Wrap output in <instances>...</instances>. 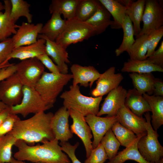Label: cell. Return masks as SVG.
<instances>
[{
    "label": "cell",
    "instance_id": "cell-1",
    "mask_svg": "<svg viewBox=\"0 0 163 163\" xmlns=\"http://www.w3.org/2000/svg\"><path fill=\"white\" fill-rule=\"evenodd\" d=\"M53 114L41 112L24 120L18 119L9 133L17 140H22L27 144L43 143L55 139L51 127Z\"/></svg>",
    "mask_w": 163,
    "mask_h": 163
},
{
    "label": "cell",
    "instance_id": "cell-11",
    "mask_svg": "<svg viewBox=\"0 0 163 163\" xmlns=\"http://www.w3.org/2000/svg\"><path fill=\"white\" fill-rule=\"evenodd\" d=\"M68 110L69 116L73 121L72 123L70 126V129L72 133L77 135L82 142L87 158L89 156L93 149L91 140L93 135L91 129L86 122L84 116L73 110Z\"/></svg>",
    "mask_w": 163,
    "mask_h": 163
},
{
    "label": "cell",
    "instance_id": "cell-10",
    "mask_svg": "<svg viewBox=\"0 0 163 163\" xmlns=\"http://www.w3.org/2000/svg\"><path fill=\"white\" fill-rule=\"evenodd\" d=\"M24 85L16 73L0 82V99L9 107L20 103Z\"/></svg>",
    "mask_w": 163,
    "mask_h": 163
},
{
    "label": "cell",
    "instance_id": "cell-19",
    "mask_svg": "<svg viewBox=\"0 0 163 163\" xmlns=\"http://www.w3.org/2000/svg\"><path fill=\"white\" fill-rule=\"evenodd\" d=\"M73 79L72 85L78 84L85 87L91 88L94 82L99 78L101 74L93 66H82L77 64L70 67Z\"/></svg>",
    "mask_w": 163,
    "mask_h": 163
},
{
    "label": "cell",
    "instance_id": "cell-32",
    "mask_svg": "<svg viewBox=\"0 0 163 163\" xmlns=\"http://www.w3.org/2000/svg\"><path fill=\"white\" fill-rule=\"evenodd\" d=\"M123 37L122 42L119 47L115 51L117 56H119L126 51L129 55L132 46L135 40L134 38V31L132 23L126 15L122 26Z\"/></svg>",
    "mask_w": 163,
    "mask_h": 163
},
{
    "label": "cell",
    "instance_id": "cell-18",
    "mask_svg": "<svg viewBox=\"0 0 163 163\" xmlns=\"http://www.w3.org/2000/svg\"><path fill=\"white\" fill-rule=\"evenodd\" d=\"M43 38L46 40V53L50 57L59 67L61 73L68 74V67L67 63L70 61L66 49L55 41H51L43 35H38V39Z\"/></svg>",
    "mask_w": 163,
    "mask_h": 163
},
{
    "label": "cell",
    "instance_id": "cell-28",
    "mask_svg": "<svg viewBox=\"0 0 163 163\" xmlns=\"http://www.w3.org/2000/svg\"><path fill=\"white\" fill-rule=\"evenodd\" d=\"M121 71L138 73H151L154 72H163V68L153 64L147 59L143 60L129 59L124 63Z\"/></svg>",
    "mask_w": 163,
    "mask_h": 163
},
{
    "label": "cell",
    "instance_id": "cell-37",
    "mask_svg": "<svg viewBox=\"0 0 163 163\" xmlns=\"http://www.w3.org/2000/svg\"><path fill=\"white\" fill-rule=\"evenodd\" d=\"M111 129L120 145L126 147L131 144L137 137L133 131L123 126L118 121Z\"/></svg>",
    "mask_w": 163,
    "mask_h": 163
},
{
    "label": "cell",
    "instance_id": "cell-15",
    "mask_svg": "<svg viewBox=\"0 0 163 163\" xmlns=\"http://www.w3.org/2000/svg\"><path fill=\"white\" fill-rule=\"evenodd\" d=\"M127 91L119 85L107 94L97 115H107V117L116 116L120 108L124 104Z\"/></svg>",
    "mask_w": 163,
    "mask_h": 163
},
{
    "label": "cell",
    "instance_id": "cell-47",
    "mask_svg": "<svg viewBox=\"0 0 163 163\" xmlns=\"http://www.w3.org/2000/svg\"><path fill=\"white\" fill-rule=\"evenodd\" d=\"M155 96L163 97V82L161 80L155 78L153 92Z\"/></svg>",
    "mask_w": 163,
    "mask_h": 163
},
{
    "label": "cell",
    "instance_id": "cell-5",
    "mask_svg": "<svg viewBox=\"0 0 163 163\" xmlns=\"http://www.w3.org/2000/svg\"><path fill=\"white\" fill-rule=\"evenodd\" d=\"M145 113L146 133L138 142V151L147 161L151 163H163V147L158 140L159 135L152 126L149 112Z\"/></svg>",
    "mask_w": 163,
    "mask_h": 163
},
{
    "label": "cell",
    "instance_id": "cell-4",
    "mask_svg": "<svg viewBox=\"0 0 163 163\" xmlns=\"http://www.w3.org/2000/svg\"><path fill=\"white\" fill-rule=\"evenodd\" d=\"M72 79L70 74H56L44 71L34 88L51 108L64 86Z\"/></svg>",
    "mask_w": 163,
    "mask_h": 163
},
{
    "label": "cell",
    "instance_id": "cell-16",
    "mask_svg": "<svg viewBox=\"0 0 163 163\" xmlns=\"http://www.w3.org/2000/svg\"><path fill=\"white\" fill-rule=\"evenodd\" d=\"M43 26L42 23L35 24L22 22L11 38L14 48L36 42Z\"/></svg>",
    "mask_w": 163,
    "mask_h": 163
},
{
    "label": "cell",
    "instance_id": "cell-20",
    "mask_svg": "<svg viewBox=\"0 0 163 163\" xmlns=\"http://www.w3.org/2000/svg\"><path fill=\"white\" fill-rule=\"evenodd\" d=\"M45 43V40L40 38L34 43L14 48L5 64L8 63V61L12 59H17L21 61L37 58L40 55L46 53Z\"/></svg>",
    "mask_w": 163,
    "mask_h": 163
},
{
    "label": "cell",
    "instance_id": "cell-36",
    "mask_svg": "<svg viewBox=\"0 0 163 163\" xmlns=\"http://www.w3.org/2000/svg\"><path fill=\"white\" fill-rule=\"evenodd\" d=\"M17 140L9 133L0 138V163H10L13 157L12 149Z\"/></svg>",
    "mask_w": 163,
    "mask_h": 163
},
{
    "label": "cell",
    "instance_id": "cell-30",
    "mask_svg": "<svg viewBox=\"0 0 163 163\" xmlns=\"http://www.w3.org/2000/svg\"><path fill=\"white\" fill-rule=\"evenodd\" d=\"M129 76L132 80L134 88L139 93L149 95L153 94L155 78L152 73H131L129 74Z\"/></svg>",
    "mask_w": 163,
    "mask_h": 163
},
{
    "label": "cell",
    "instance_id": "cell-9",
    "mask_svg": "<svg viewBox=\"0 0 163 163\" xmlns=\"http://www.w3.org/2000/svg\"><path fill=\"white\" fill-rule=\"evenodd\" d=\"M142 21L143 27L136 38L144 34L149 35L163 26V8L161 4L156 0H145Z\"/></svg>",
    "mask_w": 163,
    "mask_h": 163
},
{
    "label": "cell",
    "instance_id": "cell-6",
    "mask_svg": "<svg viewBox=\"0 0 163 163\" xmlns=\"http://www.w3.org/2000/svg\"><path fill=\"white\" fill-rule=\"evenodd\" d=\"M95 35L96 31L92 26L75 17L66 20L64 31L55 41L66 49L72 44L87 40Z\"/></svg>",
    "mask_w": 163,
    "mask_h": 163
},
{
    "label": "cell",
    "instance_id": "cell-8",
    "mask_svg": "<svg viewBox=\"0 0 163 163\" xmlns=\"http://www.w3.org/2000/svg\"><path fill=\"white\" fill-rule=\"evenodd\" d=\"M15 65L16 73L22 84L32 88L45 71L44 66L37 58L21 60Z\"/></svg>",
    "mask_w": 163,
    "mask_h": 163
},
{
    "label": "cell",
    "instance_id": "cell-48",
    "mask_svg": "<svg viewBox=\"0 0 163 163\" xmlns=\"http://www.w3.org/2000/svg\"><path fill=\"white\" fill-rule=\"evenodd\" d=\"M10 107L0 112V125L4 121L10 113Z\"/></svg>",
    "mask_w": 163,
    "mask_h": 163
},
{
    "label": "cell",
    "instance_id": "cell-27",
    "mask_svg": "<svg viewBox=\"0 0 163 163\" xmlns=\"http://www.w3.org/2000/svg\"><path fill=\"white\" fill-rule=\"evenodd\" d=\"M146 134L137 136L136 139L131 144L117 153L113 158L106 163H124L128 160H134L139 163H151L147 161L143 158L137 148L139 140Z\"/></svg>",
    "mask_w": 163,
    "mask_h": 163
},
{
    "label": "cell",
    "instance_id": "cell-43",
    "mask_svg": "<svg viewBox=\"0 0 163 163\" xmlns=\"http://www.w3.org/2000/svg\"><path fill=\"white\" fill-rule=\"evenodd\" d=\"M62 150L66 153L69 158L70 159L72 163H82L77 158L75 151L79 145V143L77 142L74 145L70 144L68 142H60L59 143Z\"/></svg>",
    "mask_w": 163,
    "mask_h": 163
},
{
    "label": "cell",
    "instance_id": "cell-22",
    "mask_svg": "<svg viewBox=\"0 0 163 163\" xmlns=\"http://www.w3.org/2000/svg\"><path fill=\"white\" fill-rule=\"evenodd\" d=\"M124 104L132 112L139 117H142L144 113L151 111L150 106L143 95L134 88L127 91Z\"/></svg>",
    "mask_w": 163,
    "mask_h": 163
},
{
    "label": "cell",
    "instance_id": "cell-26",
    "mask_svg": "<svg viewBox=\"0 0 163 163\" xmlns=\"http://www.w3.org/2000/svg\"><path fill=\"white\" fill-rule=\"evenodd\" d=\"M143 96L148 102L152 112V126L154 130L157 131L163 124V97L147 94H143Z\"/></svg>",
    "mask_w": 163,
    "mask_h": 163
},
{
    "label": "cell",
    "instance_id": "cell-50",
    "mask_svg": "<svg viewBox=\"0 0 163 163\" xmlns=\"http://www.w3.org/2000/svg\"><path fill=\"white\" fill-rule=\"evenodd\" d=\"M10 163H26L23 161H20L15 159L13 157ZM33 163H45L42 162H37Z\"/></svg>",
    "mask_w": 163,
    "mask_h": 163
},
{
    "label": "cell",
    "instance_id": "cell-7",
    "mask_svg": "<svg viewBox=\"0 0 163 163\" xmlns=\"http://www.w3.org/2000/svg\"><path fill=\"white\" fill-rule=\"evenodd\" d=\"M50 109L34 88L24 86L21 102L10 107V113L25 117L30 114L45 112Z\"/></svg>",
    "mask_w": 163,
    "mask_h": 163
},
{
    "label": "cell",
    "instance_id": "cell-45",
    "mask_svg": "<svg viewBox=\"0 0 163 163\" xmlns=\"http://www.w3.org/2000/svg\"><path fill=\"white\" fill-rule=\"evenodd\" d=\"M153 64L163 68V41L158 49L146 59Z\"/></svg>",
    "mask_w": 163,
    "mask_h": 163
},
{
    "label": "cell",
    "instance_id": "cell-35",
    "mask_svg": "<svg viewBox=\"0 0 163 163\" xmlns=\"http://www.w3.org/2000/svg\"><path fill=\"white\" fill-rule=\"evenodd\" d=\"M149 35L144 34L136 38L129 55L130 59L139 60L146 59L148 46Z\"/></svg>",
    "mask_w": 163,
    "mask_h": 163
},
{
    "label": "cell",
    "instance_id": "cell-39",
    "mask_svg": "<svg viewBox=\"0 0 163 163\" xmlns=\"http://www.w3.org/2000/svg\"><path fill=\"white\" fill-rule=\"evenodd\" d=\"M108 159L107 156L101 144L100 143L93 149L89 156L85 161V163H104Z\"/></svg>",
    "mask_w": 163,
    "mask_h": 163
},
{
    "label": "cell",
    "instance_id": "cell-21",
    "mask_svg": "<svg viewBox=\"0 0 163 163\" xmlns=\"http://www.w3.org/2000/svg\"><path fill=\"white\" fill-rule=\"evenodd\" d=\"M126 8V14L131 21L134 31V35L137 36L141 31V22L144 11L145 0H118Z\"/></svg>",
    "mask_w": 163,
    "mask_h": 163
},
{
    "label": "cell",
    "instance_id": "cell-44",
    "mask_svg": "<svg viewBox=\"0 0 163 163\" xmlns=\"http://www.w3.org/2000/svg\"><path fill=\"white\" fill-rule=\"evenodd\" d=\"M37 58L46 67L50 72L56 74L61 73L58 66L53 62L52 59L46 53L38 56Z\"/></svg>",
    "mask_w": 163,
    "mask_h": 163
},
{
    "label": "cell",
    "instance_id": "cell-23",
    "mask_svg": "<svg viewBox=\"0 0 163 163\" xmlns=\"http://www.w3.org/2000/svg\"><path fill=\"white\" fill-rule=\"evenodd\" d=\"M61 15L57 13H53L51 18L43 25L40 34L55 41L63 32L66 25V20L62 19Z\"/></svg>",
    "mask_w": 163,
    "mask_h": 163
},
{
    "label": "cell",
    "instance_id": "cell-33",
    "mask_svg": "<svg viewBox=\"0 0 163 163\" xmlns=\"http://www.w3.org/2000/svg\"><path fill=\"white\" fill-rule=\"evenodd\" d=\"M11 8L10 16L16 22L21 17L25 18L28 23H31L33 15L30 13V5L24 0H10Z\"/></svg>",
    "mask_w": 163,
    "mask_h": 163
},
{
    "label": "cell",
    "instance_id": "cell-12",
    "mask_svg": "<svg viewBox=\"0 0 163 163\" xmlns=\"http://www.w3.org/2000/svg\"><path fill=\"white\" fill-rule=\"evenodd\" d=\"M85 121L91 129L93 140L92 142L93 149L97 147L106 133L117 121V116L101 117L89 114L85 117Z\"/></svg>",
    "mask_w": 163,
    "mask_h": 163
},
{
    "label": "cell",
    "instance_id": "cell-41",
    "mask_svg": "<svg viewBox=\"0 0 163 163\" xmlns=\"http://www.w3.org/2000/svg\"><path fill=\"white\" fill-rule=\"evenodd\" d=\"M14 48L11 38L0 42V66L6 65L5 62Z\"/></svg>",
    "mask_w": 163,
    "mask_h": 163
},
{
    "label": "cell",
    "instance_id": "cell-38",
    "mask_svg": "<svg viewBox=\"0 0 163 163\" xmlns=\"http://www.w3.org/2000/svg\"><path fill=\"white\" fill-rule=\"evenodd\" d=\"M100 143L103 146L109 160L116 155L120 145L111 129L106 133Z\"/></svg>",
    "mask_w": 163,
    "mask_h": 163
},
{
    "label": "cell",
    "instance_id": "cell-52",
    "mask_svg": "<svg viewBox=\"0 0 163 163\" xmlns=\"http://www.w3.org/2000/svg\"><path fill=\"white\" fill-rule=\"evenodd\" d=\"M9 63H8L5 65H4V66H0V69H1L2 68L4 67L5 66H7L8 65Z\"/></svg>",
    "mask_w": 163,
    "mask_h": 163
},
{
    "label": "cell",
    "instance_id": "cell-2",
    "mask_svg": "<svg viewBox=\"0 0 163 163\" xmlns=\"http://www.w3.org/2000/svg\"><path fill=\"white\" fill-rule=\"evenodd\" d=\"M18 149L14 155L18 160L33 163H71L67 155L62 150L56 139L41 145H30L21 140H18L14 145Z\"/></svg>",
    "mask_w": 163,
    "mask_h": 163
},
{
    "label": "cell",
    "instance_id": "cell-3",
    "mask_svg": "<svg viewBox=\"0 0 163 163\" xmlns=\"http://www.w3.org/2000/svg\"><path fill=\"white\" fill-rule=\"evenodd\" d=\"M63 99V106L67 109H72L86 117L89 114L97 115L103 97H93L82 94L79 86L72 85L69 89L60 96Z\"/></svg>",
    "mask_w": 163,
    "mask_h": 163
},
{
    "label": "cell",
    "instance_id": "cell-40",
    "mask_svg": "<svg viewBox=\"0 0 163 163\" xmlns=\"http://www.w3.org/2000/svg\"><path fill=\"white\" fill-rule=\"evenodd\" d=\"M163 36V26L151 32L149 35L147 58L150 56L155 50V49Z\"/></svg>",
    "mask_w": 163,
    "mask_h": 163
},
{
    "label": "cell",
    "instance_id": "cell-51",
    "mask_svg": "<svg viewBox=\"0 0 163 163\" xmlns=\"http://www.w3.org/2000/svg\"><path fill=\"white\" fill-rule=\"evenodd\" d=\"M5 9V6L4 4H3L1 2H0V12L4 10Z\"/></svg>",
    "mask_w": 163,
    "mask_h": 163
},
{
    "label": "cell",
    "instance_id": "cell-13",
    "mask_svg": "<svg viewBox=\"0 0 163 163\" xmlns=\"http://www.w3.org/2000/svg\"><path fill=\"white\" fill-rule=\"evenodd\" d=\"M123 79L120 73H115V68L112 66L101 75L96 82V86L91 92L94 97H103L118 87Z\"/></svg>",
    "mask_w": 163,
    "mask_h": 163
},
{
    "label": "cell",
    "instance_id": "cell-49",
    "mask_svg": "<svg viewBox=\"0 0 163 163\" xmlns=\"http://www.w3.org/2000/svg\"><path fill=\"white\" fill-rule=\"evenodd\" d=\"M9 107L4 103L0 99V112Z\"/></svg>",
    "mask_w": 163,
    "mask_h": 163
},
{
    "label": "cell",
    "instance_id": "cell-31",
    "mask_svg": "<svg viewBox=\"0 0 163 163\" xmlns=\"http://www.w3.org/2000/svg\"><path fill=\"white\" fill-rule=\"evenodd\" d=\"M80 0H53L49 7L50 13L62 14L65 19L75 17L78 5Z\"/></svg>",
    "mask_w": 163,
    "mask_h": 163
},
{
    "label": "cell",
    "instance_id": "cell-34",
    "mask_svg": "<svg viewBox=\"0 0 163 163\" xmlns=\"http://www.w3.org/2000/svg\"><path fill=\"white\" fill-rule=\"evenodd\" d=\"M100 2L96 0H80L77 7L75 17L85 21L97 10Z\"/></svg>",
    "mask_w": 163,
    "mask_h": 163
},
{
    "label": "cell",
    "instance_id": "cell-29",
    "mask_svg": "<svg viewBox=\"0 0 163 163\" xmlns=\"http://www.w3.org/2000/svg\"><path fill=\"white\" fill-rule=\"evenodd\" d=\"M110 17L109 12L101 3L94 14L85 22L94 28L97 35L104 32L110 25L112 22Z\"/></svg>",
    "mask_w": 163,
    "mask_h": 163
},
{
    "label": "cell",
    "instance_id": "cell-24",
    "mask_svg": "<svg viewBox=\"0 0 163 163\" xmlns=\"http://www.w3.org/2000/svg\"><path fill=\"white\" fill-rule=\"evenodd\" d=\"M4 12H0V42L9 38L12 34H16V28L19 25L16 24L10 16L11 5L10 0H4Z\"/></svg>",
    "mask_w": 163,
    "mask_h": 163
},
{
    "label": "cell",
    "instance_id": "cell-46",
    "mask_svg": "<svg viewBox=\"0 0 163 163\" xmlns=\"http://www.w3.org/2000/svg\"><path fill=\"white\" fill-rule=\"evenodd\" d=\"M16 72L15 64H9L0 69V82L10 77Z\"/></svg>",
    "mask_w": 163,
    "mask_h": 163
},
{
    "label": "cell",
    "instance_id": "cell-17",
    "mask_svg": "<svg viewBox=\"0 0 163 163\" xmlns=\"http://www.w3.org/2000/svg\"><path fill=\"white\" fill-rule=\"evenodd\" d=\"M116 116L121 125L133 131L137 136L146 133L145 118L136 116L124 104L118 110Z\"/></svg>",
    "mask_w": 163,
    "mask_h": 163
},
{
    "label": "cell",
    "instance_id": "cell-42",
    "mask_svg": "<svg viewBox=\"0 0 163 163\" xmlns=\"http://www.w3.org/2000/svg\"><path fill=\"white\" fill-rule=\"evenodd\" d=\"M20 118L17 115L10 113L0 125V138L10 133L13 129L16 122Z\"/></svg>",
    "mask_w": 163,
    "mask_h": 163
},
{
    "label": "cell",
    "instance_id": "cell-14",
    "mask_svg": "<svg viewBox=\"0 0 163 163\" xmlns=\"http://www.w3.org/2000/svg\"><path fill=\"white\" fill-rule=\"evenodd\" d=\"M69 110L63 106L56 112L52 118L51 127L55 138L61 142H68L73 137L69 128Z\"/></svg>",
    "mask_w": 163,
    "mask_h": 163
},
{
    "label": "cell",
    "instance_id": "cell-25",
    "mask_svg": "<svg viewBox=\"0 0 163 163\" xmlns=\"http://www.w3.org/2000/svg\"><path fill=\"white\" fill-rule=\"evenodd\" d=\"M109 12L113 18L110 25L113 29L122 28V26L126 15V8L118 0H99Z\"/></svg>",
    "mask_w": 163,
    "mask_h": 163
}]
</instances>
